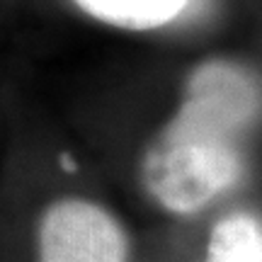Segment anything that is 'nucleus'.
Here are the masks:
<instances>
[{"instance_id": "f257e3e1", "label": "nucleus", "mask_w": 262, "mask_h": 262, "mask_svg": "<svg viewBox=\"0 0 262 262\" xmlns=\"http://www.w3.org/2000/svg\"><path fill=\"white\" fill-rule=\"evenodd\" d=\"M260 110L255 78L231 61L196 68L178 117L143 160L150 194L170 211L192 214L235 185L241 141Z\"/></svg>"}, {"instance_id": "f03ea898", "label": "nucleus", "mask_w": 262, "mask_h": 262, "mask_svg": "<svg viewBox=\"0 0 262 262\" xmlns=\"http://www.w3.org/2000/svg\"><path fill=\"white\" fill-rule=\"evenodd\" d=\"M41 262H124L122 228L100 206L80 199L58 202L47 211L39 233Z\"/></svg>"}, {"instance_id": "7ed1b4c3", "label": "nucleus", "mask_w": 262, "mask_h": 262, "mask_svg": "<svg viewBox=\"0 0 262 262\" xmlns=\"http://www.w3.org/2000/svg\"><path fill=\"white\" fill-rule=\"evenodd\" d=\"M90 17L131 32H148L178 19L192 0H73Z\"/></svg>"}, {"instance_id": "20e7f679", "label": "nucleus", "mask_w": 262, "mask_h": 262, "mask_svg": "<svg viewBox=\"0 0 262 262\" xmlns=\"http://www.w3.org/2000/svg\"><path fill=\"white\" fill-rule=\"evenodd\" d=\"M209 262H262V233L253 216H228L214 228Z\"/></svg>"}, {"instance_id": "39448f33", "label": "nucleus", "mask_w": 262, "mask_h": 262, "mask_svg": "<svg viewBox=\"0 0 262 262\" xmlns=\"http://www.w3.org/2000/svg\"><path fill=\"white\" fill-rule=\"evenodd\" d=\"M61 165H63L66 170H75V163L68 158V156H61Z\"/></svg>"}]
</instances>
